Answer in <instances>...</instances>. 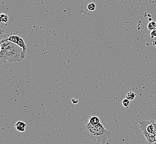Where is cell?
<instances>
[{"label": "cell", "instance_id": "1", "mask_svg": "<svg viewBox=\"0 0 156 144\" xmlns=\"http://www.w3.org/2000/svg\"><path fill=\"white\" fill-rule=\"evenodd\" d=\"M0 41V62L3 63L20 62L25 56V53L15 43L7 39V35L5 34L1 29Z\"/></svg>", "mask_w": 156, "mask_h": 144}, {"label": "cell", "instance_id": "2", "mask_svg": "<svg viewBox=\"0 0 156 144\" xmlns=\"http://www.w3.org/2000/svg\"><path fill=\"white\" fill-rule=\"evenodd\" d=\"M84 130L87 138L98 144L106 143L111 135L110 131L106 129L101 123L96 125H93L87 123Z\"/></svg>", "mask_w": 156, "mask_h": 144}, {"label": "cell", "instance_id": "3", "mask_svg": "<svg viewBox=\"0 0 156 144\" xmlns=\"http://www.w3.org/2000/svg\"><path fill=\"white\" fill-rule=\"evenodd\" d=\"M140 129L142 132H147L151 134H153L154 128H153V120H148V121H140L138 123Z\"/></svg>", "mask_w": 156, "mask_h": 144}, {"label": "cell", "instance_id": "4", "mask_svg": "<svg viewBox=\"0 0 156 144\" xmlns=\"http://www.w3.org/2000/svg\"><path fill=\"white\" fill-rule=\"evenodd\" d=\"M144 136L147 139V141L148 142H154L155 141V135L153 134L149 133L147 132H142Z\"/></svg>", "mask_w": 156, "mask_h": 144}, {"label": "cell", "instance_id": "5", "mask_svg": "<svg viewBox=\"0 0 156 144\" xmlns=\"http://www.w3.org/2000/svg\"><path fill=\"white\" fill-rule=\"evenodd\" d=\"M16 44L18 46H19L25 53H26V51H27V45L25 44L24 40L22 38L20 37L19 39V42H17V43Z\"/></svg>", "mask_w": 156, "mask_h": 144}, {"label": "cell", "instance_id": "6", "mask_svg": "<svg viewBox=\"0 0 156 144\" xmlns=\"http://www.w3.org/2000/svg\"><path fill=\"white\" fill-rule=\"evenodd\" d=\"M88 123L89 124H90L91 125H98L100 124V119H99L98 117H97L96 116H92L91 118H90Z\"/></svg>", "mask_w": 156, "mask_h": 144}, {"label": "cell", "instance_id": "7", "mask_svg": "<svg viewBox=\"0 0 156 144\" xmlns=\"http://www.w3.org/2000/svg\"><path fill=\"white\" fill-rule=\"evenodd\" d=\"M0 19H1V22L2 23V24H6L8 21V19H9V17L5 13H1V15H0Z\"/></svg>", "mask_w": 156, "mask_h": 144}, {"label": "cell", "instance_id": "8", "mask_svg": "<svg viewBox=\"0 0 156 144\" xmlns=\"http://www.w3.org/2000/svg\"><path fill=\"white\" fill-rule=\"evenodd\" d=\"M136 96V95L135 93H133L132 92H129L126 95V98L130 101H132V100H133L135 99Z\"/></svg>", "mask_w": 156, "mask_h": 144}, {"label": "cell", "instance_id": "9", "mask_svg": "<svg viewBox=\"0 0 156 144\" xmlns=\"http://www.w3.org/2000/svg\"><path fill=\"white\" fill-rule=\"evenodd\" d=\"M147 28L149 31H153L156 30V22L155 21H151L148 24Z\"/></svg>", "mask_w": 156, "mask_h": 144}, {"label": "cell", "instance_id": "10", "mask_svg": "<svg viewBox=\"0 0 156 144\" xmlns=\"http://www.w3.org/2000/svg\"><path fill=\"white\" fill-rule=\"evenodd\" d=\"M96 5L93 2H91V3H89L87 6V10L91 12L94 11L96 9Z\"/></svg>", "mask_w": 156, "mask_h": 144}, {"label": "cell", "instance_id": "11", "mask_svg": "<svg viewBox=\"0 0 156 144\" xmlns=\"http://www.w3.org/2000/svg\"><path fill=\"white\" fill-rule=\"evenodd\" d=\"M122 105L124 107H128L130 105V101L128 100L127 99L125 98L124 100H122Z\"/></svg>", "mask_w": 156, "mask_h": 144}, {"label": "cell", "instance_id": "12", "mask_svg": "<svg viewBox=\"0 0 156 144\" xmlns=\"http://www.w3.org/2000/svg\"><path fill=\"white\" fill-rule=\"evenodd\" d=\"M26 126H27V124H25V123L23 121H17V123L15 124V126H21V127H23L25 128Z\"/></svg>", "mask_w": 156, "mask_h": 144}, {"label": "cell", "instance_id": "13", "mask_svg": "<svg viewBox=\"0 0 156 144\" xmlns=\"http://www.w3.org/2000/svg\"><path fill=\"white\" fill-rule=\"evenodd\" d=\"M17 130L19 131V132H25V127H21V126H15Z\"/></svg>", "mask_w": 156, "mask_h": 144}, {"label": "cell", "instance_id": "14", "mask_svg": "<svg viewBox=\"0 0 156 144\" xmlns=\"http://www.w3.org/2000/svg\"><path fill=\"white\" fill-rule=\"evenodd\" d=\"M151 37L152 38L156 37V30H155L151 32Z\"/></svg>", "mask_w": 156, "mask_h": 144}, {"label": "cell", "instance_id": "15", "mask_svg": "<svg viewBox=\"0 0 156 144\" xmlns=\"http://www.w3.org/2000/svg\"><path fill=\"white\" fill-rule=\"evenodd\" d=\"M71 103L73 104H76L79 103V100L78 99H75V98H73L71 99Z\"/></svg>", "mask_w": 156, "mask_h": 144}, {"label": "cell", "instance_id": "16", "mask_svg": "<svg viewBox=\"0 0 156 144\" xmlns=\"http://www.w3.org/2000/svg\"><path fill=\"white\" fill-rule=\"evenodd\" d=\"M146 144H156V141H154V142H148V141H147L146 142Z\"/></svg>", "mask_w": 156, "mask_h": 144}, {"label": "cell", "instance_id": "17", "mask_svg": "<svg viewBox=\"0 0 156 144\" xmlns=\"http://www.w3.org/2000/svg\"><path fill=\"white\" fill-rule=\"evenodd\" d=\"M155 141H156V135H155Z\"/></svg>", "mask_w": 156, "mask_h": 144}, {"label": "cell", "instance_id": "18", "mask_svg": "<svg viewBox=\"0 0 156 144\" xmlns=\"http://www.w3.org/2000/svg\"><path fill=\"white\" fill-rule=\"evenodd\" d=\"M1 1H3V0H1Z\"/></svg>", "mask_w": 156, "mask_h": 144}]
</instances>
